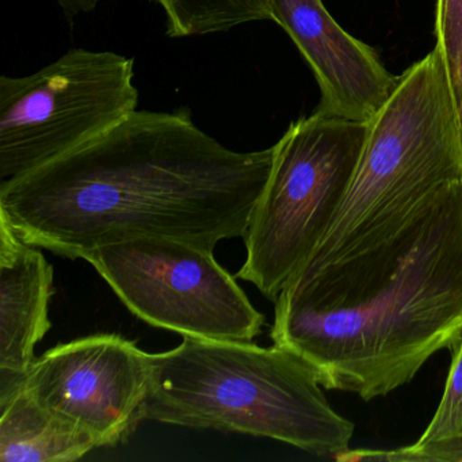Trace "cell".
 <instances>
[{
  "label": "cell",
  "instance_id": "15",
  "mask_svg": "<svg viewBox=\"0 0 462 462\" xmlns=\"http://www.w3.org/2000/svg\"><path fill=\"white\" fill-rule=\"evenodd\" d=\"M55 2L60 6L64 17L71 23L78 15L93 13L101 0H55Z\"/></svg>",
  "mask_w": 462,
  "mask_h": 462
},
{
  "label": "cell",
  "instance_id": "16",
  "mask_svg": "<svg viewBox=\"0 0 462 462\" xmlns=\"http://www.w3.org/2000/svg\"><path fill=\"white\" fill-rule=\"evenodd\" d=\"M432 462H462V442L439 451Z\"/></svg>",
  "mask_w": 462,
  "mask_h": 462
},
{
  "label": "cell",
  "instance_id": "13",
  "mask_svg": "<svg viewBox=\"0 0 462 462\" xmlns=\"http://www.w3.org/2000/svg\"><path fill=\"white\" fill-rule=\"evenodd\" d=\"M166 15L171 39L224 33L245 23L273 21L270 0H151Z\"/></svg>",
  "mask_w": 462,
  "mask_h": 462
},
{
  "label": "cell",
  "instance_id": "11",
  "mask_svg": "<svg viewBox=\"0 0 462 462\" xmlns=\"http://www.w3.org/2000/svg\"><path fill=\"white\" fill-rule=\"evenodd\" d=\"M96 448L88 432L40 405L23 385L0 400V461H77Z\"/></svg>",
  "mask_w": 462,
  "mask_h": 462
},
{
  "label": "cell",
  "instance_id": "5",
  "mask_svg": "<svg viewBox=\"0 0 462 462\" xmlns=\"http://www.w3.org/2000/svg\"><path fill=\"white\" fill-rule=\"evenodd\" d=\"M369 123L313 113L274 145L266 186L245 231L237 277L275 302L312 255L337 216L367 136Z\"/></svg>",
  "mask_w": 462,
  "mask_h": 462
},
{
  "label": "cell",
  "instance_id": "12",
  "mask_svg": "<svg viewBox=\"0 0 462 462\" xmlns=\"http://www.w3.org/2000/svg\"><path fill=\"white\" fill-rule=\"evenodd\" d=\"M451 353L442 400L419 440L396 450H347L337 461L432 462L439 451L462 442V337Z\"/></svg>",
  "mask_w": 462,
  "mask_h": 462
},
{
  "label": "cell",
  "instance_id": "10",
  "mask_svg": "<svg viewBox=\"0 0 462 462\" xmlns=\"http://www.w3.org/2000/svg\"><path fill=\"white\" fill-rule=\"evenodd\" d=\"M53 267L0 217V400L23 385L51 328Z\"/></svg>",
  "mask_w": 462,
  "mask_h": 462
},
{
  "label": "cell",
  "instance_id": "7",
  "mask_svg": "<svg viewBox=\"0 0 462 462\" xmlns=\"http://www.w3.org/2000/svg\"><path fill=\"white\" fill-rule=\"evenodd\" d=\"M129 310L145 323L197 339L251 342L263 328L213 250L169 237H137L86 256Z\"/></svg>",
  "mask_w": 462,
  "mask_h": 462
},
{
  "label": "cell",
  "instance_id": "4",
  "mask_svg": "<svg viewBox=\"0 0 462 462\" xmlns=\"http://www.w3.org/2000/svg\"><path fill=\"white\" fill-rule=\"evenodd\" d=\"M461 180V115L435 47L400 75L370 121L345 199L300 270L320 269L383 242L439 189Z\"/></svg>",
  "mask_w": 462,
  "mask_h": 462
},
{
  "label": "cell",
  "instance_id": "8",
  "mask_svg": "<svg viewBox=\"0 0 462 462\" xmlns=\"http://www.w3.org/2000/svg\"><path fill=\"white\" fill-rule=\"evenodd\" d=\"M148 385V353L116 334L51 348L23 383L40 405L85 430L98 448L125 442L144 420Z\"/></svg>",
  "mask_w": 462,
  "mask_h": 462
},
{
  "label": "cell",
  "instance_id": "3",
  "mask_svg": "<svg viewBox=\"0 0 462 462\" xmlns=\"http://www.w3.org/2000/svg\"><path fill=\"white\" fill-rule=\"evenodd\" d=\"M148 362L145 419L269 438L315 456L350 450L354 424L331 407L316 370L288 348L183 337Z\"/></svg>",
  "mask_w": 462,
  "mask_h": 462
},
{
  "label": "cell",
  "instance_id": "14",
  "mask_svg": "<svg viewBox=\"0 0 462 462\" xmlns=\"http://www.w3.org/2000/svg\"><path fill=\"white\" fill-rule=\"evenodd\" d=\"M435 47L442 53L462 120V0H437Z\"/></svg>",
  "mask_w": 462,
  "mask_h": 462
},
{
  "label": "cell",
  "instance_id": "9",
  "mask_svg": "<svg viewBox=\"0 0 462 462\" xmlns=\"http://www.w3.org/2000/svg\"><path fill=\"white\" fill-rule=\"evenodd\" d=\"M273 23L293 40L320 88L315 113L370 123L399 77L385 69L373 48L343 31L321 0H270Z\"/></svg>",
  "mask_w": 462,
  "mask_h": 462
},
{
  "label": "cell",
  "instance_id": "6",
  "mask_svg": "<svg viewBox=\"0 0 462 462\" xmlns=\"http://www.w3.org/2000/svg\"><path fill=\"white\" fill-rule=\"evenodd\" d=\"M134 59L74 48L28 77L0 78V183L28 174L136 112Z\"/></svg>",
  "mask_w": 462,
  "mask_h": 462
},
{
  "label": "cell",
  "instance_id": "2",
  "mask_svg": "<svg viewBox=\"0 0 462 462\" xmlns=\"http://www.w3.org/2000/svg\"><path fill=\"white\" fill-rule=\"evenodd\" d=\"M270 337L307 361L323 388L365 402L451 350L462 337V180L383 242L297 272L275 300Z\"/></svg>",
  "mask_w": 462,
  "mask_h": 462
},
{
  "label": "cell",
  "instance_id": "1",
  "mask_svg": "<svg viewBox=\"0 0 462 462\" xmlns=\"http://www.w3.org/2000/svg\"><path fill=\"white\" fill-rule=\"evenodd\" d=\"M274 145L237 152L189 107L136 110L101 136L0 183V217L29 245L86 259L104 245L169 237L215 250L245 236Z\"/></svg>",
  "mask_w": 462,
  "mask_h": 462
}]
</instances>
